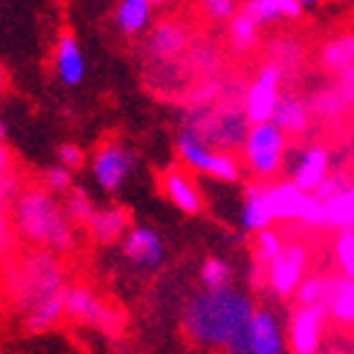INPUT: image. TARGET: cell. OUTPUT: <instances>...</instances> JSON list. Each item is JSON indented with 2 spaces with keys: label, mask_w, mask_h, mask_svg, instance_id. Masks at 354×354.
I'll return each mask as SVG.
<instances>
[{
  "label": "cell",
  "mask_w": 354,
  "mask_h": 354,
  "mask_svg": "<svg viewBox=\"0 0 354 354\" xmlns=\"http://www.w3.org/2000/svg\"><path fill=\"white\" fill-rule=\"evenodd\" d=\"M288 354H291V352H288Z\"/></svg>",
  "instance_id": "52"
},
{
  "label": "cell",
  "mask_w": 354,
  "mask_h": 354,
  "mask_svg": "<svg viewBox=\"0 0 354 354\" xmlns=\"http://www.w3.org/2000/svg\"><path fill=\"white\" fill-rule=\"evenodd\" d=\"M66 288L64 263L51 251L33 248L23 253L21 259L10 261L6 268V291L23 317L48 299L66 294Z\"/></svg>",
  "instance_id": "3"
},
{
  "label": "cell",
  "mask_w": 354,
  "mask_h": 354,
  "mask_svg": "<svg viewBox=\"0 0 354 354\" xmlns=\"http://www.w3.org/2000/svg\"><path fill=\"white\" fill-rule=\"evenodd\" d=\"M248 354H288L286 326L273 306H256L248 329Z\"/></svg>",
  "instance_id": "13"
},
{
  "label": "cell",
  "mask_w": 354,
  "mask_h": 354,
  "mask_svg": "<svg viewBox=\"0 0 354 354\" xmlns=\"http://www.w3.org/2000/svg\"><path fill=\"white\" fill-rule=\"evenodd\" d=\"M177 155L183 160V165L187 170L200 172L218 180V183H238L243 175L241 160L233 152H223V149L210 147L203 137L183 127L177 134Z\"/></svg>",
  "instance_id": "6"
},
{
  "label": "cell",
  "mask_w": 354,
  "mask_h": 354,
  "mask_svg": "<svg viewBox=\"0 0 354 354\" xmlns=\"http://www.w3.org/2000/svg\"><path fill=\"white\" fill-rule=\"evenodd\" d=\"M190 66L198 71L203 79H213L221 68V51L213 44H198L190 48Z\"/></svg>",
  "instance_id": "32"
},
{
  "label": "cell",
  "mask_w": 354,
  "mask_h": 354,
  "mask_svg": "<svg viewBox=\"0 0 354 354\" xmlns=\"http://www.w3.org/2000/svg\"><path fill=\"white\" fill-rule=\"evenodd\" d=\"M326 354H352V352H347V349H332V352H326Z\"/></svg>",
  "instance_id": "48"
},
{
  "label": "cell",
  "mask_w": 354,
  "mask_h": 354,
  "mask_svg": "<svg viewBox=\"0 0 354 354\" xmlns=\"http://www.w3.org/2000/svg\"><path fill=\"white\" fill-rule=\"evenodd\" d=\"M3 140H6V127L0 124V145H3Z\"/></svg>",
  "instance_id": "49"
},
{
  "label": "cell",
  "mask_w": 354,
  "mask_h": 354,
  "mask_svg": "<svg viewBox=\"0 0 354 354\" xmlns=\"http://www.w3.org/2000/svg\"><path fill=\"white\" fill-rule=\"evenodd\" d=\"M309 251L301 243H288L283 251L266 266V279L276 296H294L299 283L306 279Z\"/></svg>",
  "instance_id": "12"
},
{
  "label": "cell",
  "mask_w": 354,
  "mask_h": 354,
  "mask_svg": "<svg viewBox=\"0 0 354 354\" xmlns=\"http://www.w3.org/2000/svg\"><path fill=\"white\" fill-rule=\"evenodd\" d=\"M354 64V33L339 36L329 41L322 48V66L332 74H342L344 68H349Z\"/></svg>",
  "instance_id": "26"
},
{
  "label": "cell",
  "mask_w": 354,
  "mask_h": 354,
  "mask_svg": "<svg viewBox=\"0 0 354 354\" xmlns=\"http://www.w3.org/2000/svg\"><path fill=\"white\" fill-rule=\"evenodd\" d=\"M334 256H337L342 276L354 279V228H342L337 243H334Z\"/></svg>",
  "instance_id": "35"
},
{
  "label": "cell",
  "mask_w": 354,
  "mask_h": 354,
  "mask_svg": "<svg viewBox=\"0 0 354 354\" xmlns=\"http://www.w3.org/2000/svg\"><path fill=\"white\" fill-rule=\"evenodd\" d=\"M294 3L301 8V10H317V8L322 6L324 0H294Z\"/></svg>",
  "instance_id": "46"
},
{
  "label": "cell",
  "mask_w": 354,
  "mask_h": 354,
  "mask_svg": "<svg viewBox=\"0 0 354 354\" xmlns=\"http://www.w3.org/2000/svg\"><path fill=\"white\" fill-rule=\"evenodd\" d=\"M134 165H137V157L132 149L114 140L104 142L91 157V172H94L96 185L106 192L119 190L132 177Z\"/></svg>",
  "instance_id": "9"
},
{
  "label": "cell",
  "mask_w": 354,
  "mask_h": 354,
  "mask_svg": "<svg viewBox=\"0 0 354 354\" xmlns=\"http://www.w3.org/2000/svg\"><path fill=\"white\" fill-rule=\"evenodd\" d=\"M64 210H66L68 221L74 223V225H88L91 215L96 213V207H94V203H91V198H88V192L82 190V187H71V190H68Z\"/></svg>",
  "instance_id": "33"
},
{
  "label": "cell",
  "mask_w": 354,
  "mask_h": 354,
  "mask_svg": "<svg viewBox=\"0 0 354 354\" xmlns=\"http://www.w3.org/2000/svg\"><path fill=\"white\" fill-rule=\"evenodd\" d=\"M21 192V183H18V172L10 170L3 180H0V207H6L15 200V195Z\"/></svg>",
  "instance_id": "42"
},
{
  "label": "cell",
  "mask_w": 354,
  "mask_h": 354,
  "mask_svg": "<svg viewBox=\"0 0 354 354\" xmlns=\"http://www.w3.org/2000/svg\"><path fill=\"white\" fill-rule=\"evenodd\" d=\"M10 221L15 233L26 238L33 248L51 251L56 256L76 248V225L68 221L66 210L41 185L21 187L10 203Z\"/></svg>",
  "instance_id": "2"
},
{
  "label": "cell",
  "mask_w": 354,
  "mask_h": 354,
  "mask_svg": "<svg viewBox=\"0 0 354 354\" xmlns=\"http://www.w3.org/2000/svg\"><path fill=\"white\" fill-rule=\"evenodd\" d=\"M332 172V160L329 152L322 145H301V147H288L286 165H283V175L296 190L314 195L317 187L326 180Z\"/></svg>",
  "instance_id": "8"
},
{
  "label": "cell",
  "mask_w": 354,
  "mask_h": 354,
  "mask_svg": "<svg viewBox=\"0 0 354 354\" xmlns=\"http://www.w3.org/2000/svg\"><path fill=\"white\" fill-rule=\"evenodd\" d=\"M311 119H314V114L309 109V99H304L294 88H281L279 102L273 106L268 122H273L291 140V137H304L309 132Z\"/></svg>",
  "instance_id": "16"
},
{
  "label": "cell",
  "mask_w": 354,
  "mask_h": 354,
  "mask_svg": "<svg viewBox=\"0 0 354 354\" xmlns=\"http://www.w3.org/2000/svg\"><path fill=\"white\" fill-rule=\"evenodd\" d=\"M324 306H296L288 319L286 339L291 354H322L326 334Z\"/></svg>",
  "instance_id": "11"
},
{
  "label": "cell",
  "mask_w": 354,
  "mask_h": 354,
  "mask_svg": "<svg viewBox=\"0 0 354 354\" xmlns=\"http://www.w3.org/2000/svg\"><path fill=\"white\" fill-rule=\"evenodd\" d=\"M59 165H64L66 170H76V167H82L84 165V152L79 145H61L59 147Z\"/></svg>",
  "instance_id": "43"
},
{
  "label": "cell",
  "mask_w": 354,
  "mask_h": 354,
  "mask_svg": "<svg viewBox=\"0 0 354 354\" xmlns=\"http://www.w3.org/2000/svg\"><path fill=\"white\" fill-rule=\"evenodd\" d=\"M13 245H15L13 221H10V213H8L6 207H0V261L13 251Z\"/></svg>",
  "instance_id": "41"
},
{
  "label": "cell",
  "mask_w": 354,
  "mask_h": 354,
  "mask_svg": "<svg viewBox=\"0 0 354 354\" xmlns=\"http://www.w3.org/2000/svg\"><path fill=\"white\" fill-rule=\"evenodd\" d=\"M256 301L233 283L203 288L183 311L185 337L200 349L223 354H248V329Z\"/></svg>",
  "instance_id": "1"
},
{
  "label": "cell",
  "mask_w": 354,
  "mask_h": 354,
  "mask_svg": "<svg viewBox=\"0 0 354 354\" xmlns=\"http://www.w3.org/2000/svg\"><path fill=\"white\" fill-rule=\"evenodd\" d=\"M200 281L205 288H223L230 286L233 281V268H230L228 261L223 259H207L200 268Z\"/></svg>",
  "instance_id": "34"
},
{
  "label": "cell",
  "mask_w": 354,
  "mask_h": 354,
  "mask_svg": "<svg viewBox=\"0 0 354 354\" xmlns=\"http://www.w3.org/2000/svg\"><path fill=\"white\" fill-rule=\"evenodd\" d=\"M13 170V160H10V152H8L3 145H0V180L8 175V172Z\"/></svg>",
  "instance_id": "45"
},
{
  "label": "cell",
  "mask_w": 354,
  "mask_h": 354,
  "mask_svg": "<svg viewBox=\"0 0 354 354\" xmlns=\"http://www.w3.org/2000/svg\"><path fill=\"white\" fill-rule=\"evenodd\" d=\"M324 205L326 223L342 225V228H354V187L339 192L337 198L322 203Z\"/></svg>",
  "instance_id": "30"
},
{
  "label": "cell",
  "mask_w": 354,
  "mask_h": 354,
  "mask_svg": "<svg viewBox=\"0 0 354 354\" xmlns=\"http://www.w3.org/2000/svg\"><path fill=\"white\" fill-rule=\"evenodd\" d=\"M183 127L203 137L210 147L233 152L243 145L251 122L245 117L243 104H238L236 99H223L210 106H190L185 111Z\"/></svg>",
  "instance_id": "4"
},
{
  "label": "cell",
  "mask_w": 354,
  "mask_h": 354,
  "mask_svg": "<svg viewBox=\"0 0 354 354\" xmlns=\"http://www.w3.org/2000/svg\"><path fill=\"white\" fill-rule=\"evenodd\" d=\"M339 3H347V6H354V0H339Z\"/></svg>",
  "instance_id": "51"
},
{
  "label": "cell",
  "mask_w": 354,
  "mask_h": 354,
  "mask_svg": "<svg viewBox=\"0 0 354 354\" xmlns=\"http://www.w3.org/2000/svg\"><path fill=\"white\" fill-rule=\"evenodd\" d=\"M324 311L337 324L354 326V279L329 276V294H326Z\"/></svg>",
  "instance_id": "21"
},
{
  "label": "cell",
  "mask_w": 354,
  "mask_h": 354,
  "mask_svg": "<svg viewBox=\"0 0 354 354\" xmlns=\"http://www.w3.org/2000/svg\"><path fill=\"white\" fill-rule=\"evenodd\" d=\"M288 147H291V140L273 122L251 124L241 145V152H243L241 167L251 172L256 183H271L279 175H283Z\"/></svg>",
  "instance_id": "5"
},
{
  "label": "cell",
  "mask_w": 354,
  "mask_h": 354,
  "mask_svg": "<svg viewBox=\"0 0 354 354\" xmlns=\"http://www.w3.org/2000/svg\"><path fill=\"white\" fill-rule=\"evenodd\" d=\"M268 205H271L273 221L276 218H296L306 225H322L326 223L324 205L314 195L296 190L291 183L283 185H268Z\"/></svg>",
  "instance_id": "10"
},
{
  "label": "cell",
  "mask_w": 354,
  "mask_h": 354,
  "mask_svg": "<svg viewBox=\"0 0 354 354\" xmlns=\"http://www.w3.org/2000/svg\"><path fill=\"white\" fill-rule=\"evenodd\" d=\"M53 71L64 86H79L86 76V59L79 46V38L71 30H64L59 36V44L53 51Z\"/></svg>",
  "instance_id": "19"
},
{
  "label": "cell",
  "mask_w": 354,
  "mask_h": 354,
  "mask_svg": "<svg viewBox=\"0 0 354 354\" xmlns=\"http://www.w3.org/2000/svg\"><path fill=\"white\" fill-rule=\"evenodd\" d=\"M88 230H91V236H94L96 243H102V245L117 243V241L124 238L127 230H129V213L119 205L102 207V210H96V213L91 215Z\"/></svg>",
  "instance_id": "22"
},
{
  "label": "cell",
  "mask_w": 354,
  "mask_h": 354,
  "mask_svg": "<svg viewBox=\"0 0 354 354\" xmlns=\"http://www.w3.org/2000/svg\"><path fill=\"white\" fill-rule=\"evenodd\" d=\"M281 84H283V74L268 61L259 71V76L253 79V84L248 86L243 99V111L251 124H259V122H268L271 119L273 106H276L281 88H283Z\"/></svg>",
  "instance_id": "14"
},
{
  "label": "cell",
  "mask_w": 354,
  "mask_h": 354,
  "mask_svg": "<svg viewBox=\"0 0 354 354\" xmlns=\"http://www.w3.org/2000/svg\"><path fill=\"white\" fill-rule=\"evenodd\" d=\"M273 53V66L279 68L281 74L286 76V74H296V68L301 66V61H304V48L301 44L296 41V38H281V41H276L271 48Z\"/></svg>",
  "instance_id": "29"
},
{
  "label": "cell",
  "mask_w": 354,
  "mask_h": 354,
  "mask_svg": "<svg viewBox=\"0 0 354 354\" xmlns=\"http://www.w3.org/2000/svg\"><path fill=\"white\" fill-rule=\"evenodd\" d=\"M259 33L261 28L256 26V21L248 18L243 10H238L228 21V38L236 51H251V48H256L259 46Z\"/></svg>",
  "instance_id": "28"
},
{
  "label": "cell",
  "mask_w": 354,
  "mask_h": 354,
  "mask_svg": "<svg viewBox=\"0 0 354 354\" xmlns=\"http://www.w3.org/2000/svg\"><path fill=\"white\" fill-rule=\"evenodd\" d=\"M337 86L342 88V94L347 96V102L354 104V64L349 68H344V71H342V82L337 84Z\"/></svg>",
  "instance_id": "44"
},
{
  "label": "cell",
  "mask_w": 354,
  "mask_h": 354,
  "mask_svg": "<svg viewBox=\"0 0 354 354\" xmlns=\"http://www.w3.org/2000/svg\"><path fill=\"white\" fill-rule=\"evenodd\" d=\"M152 6H165V3H170V0H149Z\"/></svg>",
  "instance_id": "50"
},
{
  "label": "cell",
  "mask_w": 354,
  "mask_h": 354,
  "mask_svg": "<svg viewBox=\"0 0 354 354\" xmlns=\"http://www.w3.org/2000/svg\"><path fill=\"white\" fill-rule=\"evenodd\" d=\"M122 251L137 268H145V271L160 268L165 256H167L162 236L155 228H147V225H134V228L127 230L124 238H122Z\"/></svg>",
  "instance_id": "15"
},
{
  "label": "cell",
  "mask_w": 354,
  "mask_h": 354,
  "mask_svg": "<svg viewBox=\"0 0 354 354\" xmlns=\"http://www.w3.org/2000/svg\"><path fill=\"white\" fill-rule=\"evenodd\" d=\"M3 88H6V74H3V68H0V94H3Z\"/></svg>",
  "instance_id": "47"
},
{
  "label": "cell",
  "mask_w": 354,
  "mask_h": 354,
  "mask_svg": "<svg viewBox=\"0 0 354 354\" xmlns=\"http://www.w3.org/2000/svg\"><path fill=\"white\" fill-rule=\"evenodd\" d=\"M223 94V84L221 79H203V82L195 86V91L190 94V106H210L221 99Z\"/></svg>",
  "instance_id": "37"
},
{
  "label": "cell",
  "mask_w": 354,
  "mask_h": 354,
  "mask_svg": "<svg viewBox=\"0 0 354 354\" xmlns=\"http://www.w3.org/2000/svg\"><path fill=\"white\" fill-rule=\"evenodd\" d=\"M64 301H66V294L56 296V299H48L41 306H36L33 311H28L23 317V324L30 334H44L51 332L53 326H59L64 319H66V311H64Z\"/></svg>",
  "instance_id": "25"
},
{
  "label": "cell",
  "mask_w": 354,
  "mask_h": 354,
  "mask_svg": "<svg viewBox=\"0 0 354 354\" xmlns=\"http://www.w3.org/2000/svg\"><path fill=\"white\" fill-rule=\"evenodd\" d=\"M64 311L68 319H74L84 326H91V329H99L102 334L114 337L124 329V314L114 309L111 304L102 301L88 286H68Z\"/></svg>",
  "instance_id": "7"
},
{
  "label": "cell",
  "mask_w": 354,
  "mask_h": 354,
  "mask_svg": "<svg viewBox=\"0 0 354 354\" xmlns=\"http://www.w3.org/2000/svg\"><path fill=\"white\" fill-rule=\"evenodd\" d=\"M256 236H259V245H256V263L266 271V266L271 263V261L283 251V245L286 243H283V238L271 228L261 230V233H256Z\"/></svg>",
  "instance_id": "36"
},
{
  "label": "cell",
  "mask_w": 354,
  "mask_h": 354,
  "mask_svg": "<svg viewBox=\"0 0 354 354\" xmlns=\"http://www.w3.org/2000/svg\"><path fill=\"white\" fill-rule=\"evenodd\" d=\"M273 223L271 205H268V183H251L243 190L241 205V228L245 233H261Z\"/></svg>",
  "instance_id": "20"
},
{
  "label": "cell",
  "mask_w": 354,
  "mask_h": 354,
  "mask_svg": "<svg viewBox=\"0 0 354 354\" xmlns=\"http://www.w3.org/2000/svg\"><path fill=\"white\" fill-rule=\"evenodd\" d=\"M44 187L48 192H68L71 190V170L64 165H53L44 172Z\"/></svg>",
  "instance_id": "40"
},
{
  "label": "cell",
  "mask_w": 354,
  "mask_h": 354,
  "mask_svg": "<svg viewBox=\"0 0 354 354\" xmlns=\"http://www.w3.org/2000/svg\"><path fill=\"white\" fill-rule=\"evenodd\" d=\"M162 192L177 210H183V213H187V215H198V213H203V207H205V198H203L198 183H195L190 172L183 170V167H170V170L165 172Z\"/></svg>",
  "instance_id": "17"
},
{
  "label": "cell",
  "mask_w": 354,
  "mask_h": 354,
  "mask_svg": "<svg viewBox=\"0 0 354 354\" xmlns=\"http://www.w3.org/2000/svg\"><path fill=\"white\" fill-rule=\"evenodd\" d=\"M344 190H349V180H347V175L344 172H339V175H326V180L322 185L317 187V192H314V198L319 200V203H326V200H332V198H337L339 192H344Z\"/></svg>",
  "instance_id": "39"
},
{
  "label": "cell",
  "mask_w": 354,
  "mask_h": 354,
  "mask_svg": "<svg viewBox=\"0 0 354 354\" xmlns=\"http://www.w3.org/2000/svg\"><path fill=\"white\" fill-rule=\"evenodd\" d=\"M190 46V33L185 28L183 23L177 21H162L157 23L152 33L147 38V51L149 56L160 64H172L187 51Z\"/></svg>",
  "instance_id": "18"
},
{
  "label": "cell",
  "mask_w": 354,
  "mask_h": 354,
  "mask_svg": "<svg viewBox=\"0 0 354 354\" xmlns=\"http://www.w3.org/2000/svg\"><path fill=\"white\" fill-rule=\"evenodd\" d=\"M155 6L149 0H119L114 23L124 36H142L152 26Z\"/></svg>",
  "instance_id": "24"
},
{
  "label": "cell",
  "mask_w": 354,
  "mask_h": 354,
  "mask_svg": "<svg viewBox=\"0 0 354 354\" xmlns=\"http://www.w3.org/2000/svg\"><path fill=\"white\" fill-rule=\"evenodd\" d=\"M241 10L248 18H253L259 28L273 26L279 21H299L304 15V10L296 6L294 0H245Z\"/></svg>",
  "instance_id": "23"
},
{
  "label": "cell",
  "mask_w": 354,
  "mask_h": 354,
  "mask_svg": "<svg viewBox=\"0 0 354 354\" xmlns=\"http://www.w3.org/2000/svg\"><path fill=\"white\" fill-rule=\"evenodd\" d=\"M203 10L210 21L228 23L241 10V0H203Z\"/></svg>",
  "instance_id": "38"
},
{
  "label": "cell",
  "mask_w": 354,
  "mask_h": 354,
  "mask_svg": "<svg viewBox=\"0 0 354 354\" xmlns=\"http://www.w3.org/2000/svg\"><path fill=\"white\" fill-rule=\"evenodd\" d=\"M349 102L347 96L342 94L339 86H324L319 88L314 99L309 102V109L311 114H317L319 119H326V122H332V119H339L344 111H347Z\"/></svg>",
  "instance_id": "27"
},
{
  "label": "cell",
  "mask_w": 354,
  "mask_h": 354,
  "mask_svg": "<svg viewBox=\"0 0 354 354\" xmlns=\"http://www.w3.org/2000/svg\"><path fill=\"white\" fill-rule=\"evenodd\" d=\"M329 294V276H306L296 288V304L299 306H324Z\"/></svg>",
  "instance_id": "31"
}]
</instances>
